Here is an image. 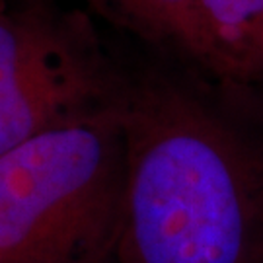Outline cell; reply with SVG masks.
<instances>
[{
    "mask_svg": "<svg viewBox=\"0 0 263 263\" xmlns=\"http://www.w3.org/2000/svg\"><path fill=\"white\" fill-rule=\"evenodd\" d=\"M123 84L70 22L0 12V156L115 104Z\"/></svg>",
    "mask_w": 263,
    "mask_h": 263,
    "instance_id": "cell-3",
    "label": "cell"
},
{
    "mask_svg": "<svg viewBox=\"0 0 263 263\" xmlns=\"http://www.w3.org/2000/svg\"><path fill=\"white\" fill-rule=\"evenodd\" d=\"M248 90H252L255 96H259V102H263V68H261V72H259V76L254 80V84L250 86Z\"/></svg>",
    "mask_w": 263,
    "mask_h": 263,
    "instance_id": "cell-6",
    "label": "cell"
},
{
    "mask_svg": "<svg viewBox=\"0 0 263 263\" xmlns=\"http://www.w3.org/2000/svg\"><path fill=\"white\" fill-rule=\"evenodd\" d=\"M119 104L0 156V263H115L127 181Z\"/></svg>",
    "mask_w": 263,
    "mask_h": 263,
    "instance_id": "cell-2",
    "label": "cell"
},
{
    "mask_svg": "<svg viewBox=\"0 0 263 263\" xmlns=\"http://www.w3.org/2000/svg\"><path fill=\"white\" fill-rule=\"evenodd\" d=\"M222 82L248 90L263 68V0H203Z\"/></svg>",
    "mask_w": 263,
    "mask_h": 263,
    "instance_id": "cell-5",
    "label": "cell"
},
{
    "mask_svg": "<svg viewBox=\"0 0 263 263\" xmlns=\"http://www.w3.org/2000/svg\"><path fill=\"white\" fill-rule=\"evenodd\" d=\"M100 16L137 37L176 53L215 82L220 63L209 31L203 0H84Z\"/></svg>",
    "mask_w": 263,
    "mask_h": 263,
    "instance_id": "cell-4",
    "label": "cell"
},
{
    "mask_svg": "<svg viewBox=\"0 0 263 263\" xmlns=\"http://www.w3.org/2000/svg\"><path fill=\"white\" fill-rule=\"evenodd\" d=\"M115 263H263V137L172 78L123 84Z\"/></svg>",
    "mask_w": 263,
    "mask_h": 263,
    "instance_id": "cell-1",
    "label": "cell"
}]
</instances>
